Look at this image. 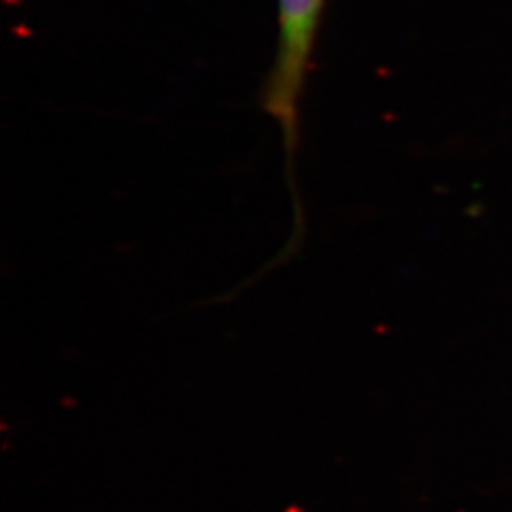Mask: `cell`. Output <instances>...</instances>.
<instances>
[{
  "label": "cell",
  "mask_w": 512,
  "mask_h": 512,
  "mask_svg": "<svg viewBox=\"0 0 512 512\" xmlns=\"http://www.w3.org/2000/svg\"><path fill=\"white\" fill-rule=\"evenodd\" d=\"M277 6L279 38L274 71L264 92V109L283 131L287 148L293 150L298 137L300 101L325 0H277Z\"/></svg>",
  "instance_id": "cell-1"
}]
</instances>
